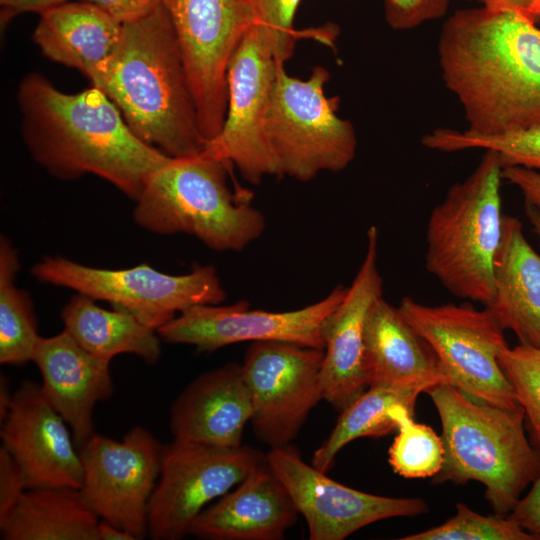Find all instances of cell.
<instances>
[{
  "instance_id": "cell-1",
  "label": "cell",
  "mask_w": 540,
  "mask_h": 540,
  "mask_svg": "<svg viewBox=\"0 0 540 540\" xmlns=\"http://www.w3.org/2000/svg\"><path fill=\"white\" fill-rule=\"evenodd\" d=\"M445 86L468 128L497 135L540 124V25L515 12L455 11L437 43Z\"/></svg>"
},
{
  "instance_id": "cell-2",
  "label": "cell",
  "mask_w": 540,
  "mask_h": 540,
  "mask_svg": "<svg viewBox=\"0 0 540 540\" xmlns=\"http://www.w3.org/2000/svg\"><path fill=\"white\" fill-rule=\"evenodd\" d=\"M22 139L32 158L61 180L98 176L136 201L171 157L139 139L98 87L64 93L39 73L19 82Z\"/></svg>"
},
{
  "instance_id": "cell-3",
  "label": "cell",
  "mask_w": 540,
  "mask_h": 540,
  "mask_svg": "<svg viewBox=\"0 0 540 540\" xmlns=\"http://www.w3.org/2000/svg\"><path fill=\"white\" fill-rule=\"evenodd\" d=\"M96 87L139 139L167 156L189 157L204 150L194 98L163 4L123 24L121 46Z\"/></svg>"
},
{
  "instance_id": "cell-4",
  "label": "cell",
  "mask_w": 540,
  "mask_h": 540,
  "mask_svg": "<svg viewBox=\"0 0 540 540\" xmlns=\"http://www.w3.org/2000/svg\"><path fill=\"white\" fill-rule=\"evenodd\" d=\"M442 424L444 462L437 482L477 481L498 516L507 517L540 473V453L525 433V412L479 401L448 383L429 388Z\"/></svg>"
},
{
  "instance_id": "cell-5",
  "label": "cell",
  "mask_w": 540,
  "mask_h": 540,
  "mask_svg": "<svg viewBox=\"0 0 540 540\" xmlns=\"http://www.w3.org/2000/svg\"><path fill=\"white\" fill-rule=\"evenodd\" d=\"M229 167L204 150L171 157L135 201V222L157 234L193 235L216 251L243 250L262 235L266 221L258 209L231 192Z\"/></svg>"
},
{
  "instance_id": "cell-6",
  "label": "cell",
  "mask_w": 540,
  "mask_h": 540,
  "mask_svg": "<svg viewBox=\"0 0 540 540\" xmlns=\"http://www.w3.org/2000/svg\"><path fill=\"white\" fill-rule=\"evenodd\" d=\"M502 165L485 150L473 172L453 184L430 212L425 266L452 295L486 307L503 228Z\"/></svg>"
},
{
  "instance_id": "cell-7",
  "label": "cell",
  "mask_w": 540,
  "mask_h": 540,
  "mask_svg": "<svg viewBox=\"0 0 540 540\" xmlns=\"http://www.w3.org/2000/svg\"><path fill=\"white\" fill-rule=\"evenodd\" d=\"M329 79L322 66L307 79L277 67L265 132L281 176L306 182L324 171H342L355 158V129L338 116L339 97L326 95Z\"/></svg>"
},
{
  "instance_id": "cell-8",
  "label": "cell",
  "mask_w": 540,
  "mask_h": 540,
  "mask_svg": "<svg viewBox=\"0 0 540 540\" xmlns=\"http://www.w3.org/2000/svg\"><path fill=\"white\" fill-rule=\"evenodd\" d=\"M31 273L43 283L107 301L156 331L177 313L198 305H217L226 299V291L211 265L196 266L187 274L171 275L146 263L124 269H103L61 256H45L31 268Z\"/></svg>"
},
{
  "instance_id": "cell-9",
  "label": "cell",
  "mask_w": 540,
  "mask_h": 540,
  "mask_svg": "<svg viewBox=\"0 0 540 540\" xmlns=\"http://www.w3.org/2000/svg\"><path fill=\"white\" fill-rule=\"evenodd\" d=\"M398 309L432 348L451 385L495 406H520L498 362L499 353L508 346L504 329L486 307L428 306L405 296Z\"/></svg>"
},
{
  "instance_id": "cell-10",
  "label": "cell",
  "mask_w": 540,
  "mask_h": 540,
  "mask_svg": "<svg viewBox=\"0 0 540 540\" xmlns=\"http://www.w3.org/2000/svg\"><path fill=\"white\" fill-rule=\"evenodd\" d=\"M162 4L174 28L207 143L223 126L229 63L254 19L241 0H162Z\"/></svg>"
},
{
  "instance_id": "cell-11",
  "label": "cell",
  "mask_w": 540,
  "mask_h": 540,
  "mask_svg": "<svg viewBox=\"0 0 540 540\" xmlns=\"http://www.w3.org/2000/svg\"><path fill=\"white\" fill-rule=\"evenodd\" d=\"M266 455L250 446L217 448L173 440L164 445L160 475L148 506V536L179 540L211 501L222 497Z\"/></svg>"
},
{
  "instance_id": "cell-12",
  "label": "cell",
  "mask_w": 540,
  "mask_h": 540,
  "mask_svg": "<svg viewBox=\"0 0 540 540\" xmlns=\"http://www.w3.org/2000/svg\"><path fill=\"white\" fill-rule=\"evenodd\" d=\"M278 65L263 32L253 23L229 63L223 126L204 148L254 185L267 176H281L265 132Z\"/></svg>"
},
{
  "instance_id": "cell-13",
  "label": "cell",
  "mask_w": 540,
  "mask_h": 540,
  "mask_svg": "<svg viewBox=\"0 0 540 540\" xmlns=\"http://www.w3.org/2000/svg\"><path fill=\"white\" fill-rule=\"evenodd\" d=\"M163 449L141 426L131 428L122 440L94 434L78 448L83 467L79 491L87 506L99 519L144 539Z\"/></svg>"
},
{
  "instance_id": "cell-14",
  "label": "cell",
  "mask_w": 540,
  "mask_h": 540,
  "mask_svg": "<svg viewBox=\"0 0 540 540\" xmlns=\"http://www.w3.org/2000/svg\"><path fill=\"white\" fill-rule=\"evenodd\" d=\"M324 350L280 341L248 346L241 364L251 399V424L270 448L290 445L323 399Z\"/></svg>"
},
{
  "instance_id": "cell-15",
  "label": "cell",
  "mask_w": 540,
  "mask_h": 540,
  "mask_svg": "<svg viewBox=\"0 0 540 540\" xmlns=\"http://www.w3.org/2000/svg\"><path fill=\"white\" fill-rule=\"evenodd\" d=\"M347 287H335L322 300L301 309L250 310L247 301L198 305L181 312L157 330L161 340L211 352L240 342L280 341L324 350L323 327Z\"/></svg>"
},
{
  "instance_id": "cell-16",
  "label": "cell",
  "mask_w": 540,
  "mask_h": 540,
  "mask_svg": "<svg viewBox=\"0 0 540 540\" xmlns=\"http://www.w3.org/2000/svg\"><path fill=\"white\" fill-rule=\"evenodd\" d=\"M266 461L305 519L310 540H343L371 523L429 510L421 498L379 496L340 484L291 445L271 448Z\"/></svg>"
},
{
  "instance_id": "cell-17",
  "label": "cell",
  "mask_w": 540,
  "mask_h": 540,
  "mask_svg": "<svg viewBox=\"0 0 540 540\" xmlns=\"http://www.w3.org/2000/svg\"><path fill=\"white\" fill-rule=\"evenodd\" d=\"M2 446L19 466L27 489H80L83 467L67 423L41 385L23 381L1 421Z\"/></svg>"
},
{
  "instance_id": "cell-18",
  "label": "cell",
  "mask_w": 540,
  "mask_h": 540,
  "mask_svg": "<svg viewBox=\"0 0 540 540\" xmlns=\"http://www.w3.org/2000/svg\"><path fill=\"white\" fill-rule=\"evenodd\" d=\"M378 241V228L372 225L367 230L363 261L344 298L323 327L322 394L340 412L368 388L363 370L364 327L371 305L383 297Z\"/></svg>"
},
{
  "instance_id": "cell-19",
  "label": "cell",
  "mask_w": 540,
  "mask_h": 540,
  "mask_svg": "<svg viewBox=\"0 0 540 540\" xmlns=\"http://www.w3.org/2000/svg\"><path fill=\"white\" fill-rule=\"evenodd\" d=\"M32 361L40 370L43 394L71 428L80 448L95 434V405L113 394L110 361L85 350L64 329L40 337Z\"/></svg>"
},
{
  "instance_id": "cell-20",
  "label": "cell",
  "mask_w": 540,
  "mask_h": 540,
  "mask_svg": "<svg viewBox=\"0 0 540 540\" xmlns=\"http://www.w3.org/2000/svg\"><path fill=\"white\" fill-rule=\"evenodd\" d=\"M252 406L241 364L230 362L190 382L170 408L174 440L238 448Z\"/></svg>"
},
{
  "instance_id": "cell-21",
  "label": "cell",
  "mask_w": 540,
  "mask_h": 540,
  "mask_svg": "<svg viewBox=\"0 0 540 540\" xmlns=\"http://www.w3.org/2000/svg\"><path fill=\"white\" fill-rule=\"evenodd\" d=\"M298 510L267 461L204 509L189 535L203 540H280Z\"/></svg>"
},
{
  "instance_id": "cell-22",
  "label": "cell",
  "mask_w": 540,
  "mask_h": 540,
  "mask_svg": "<svg viewBox=\"0 0 540 540\" xmlns=\"http://www.w3.org/2000/svg\"><path fill=\"white\" fill-rule=\"evenodd\" d=\"M123 38V24L96 5L64 2L40 13L33 40L48 59L74 68L96 86Z\"/></svg>"
},
{
  "instance_id": "cell-23",
  "label": "cell",
  "mask_w": 540,
  "mask_h": 540,
  "mask_svg": "<svg viewBox=\"0 0 540 540\" xmlns=\"http://www.w3.org/2000/svg\"><path fill=\"white\" fill-rule=\"evenodd\" d=\"M486 308L519 344L540 349V254L525 238L523 225L503 215L494 262V292Z\"/></svg>"
},
{
  "instance_id": "cell-24",
  "label": "cell",
  "mask_w": 540,
  "mask_h": 540,
  "mask_svg": "<svg viewBox=\"0 0 540 540\" xmlns=\"http://www.w3.org/2000/svg\"><path fill=\"white\" fill-rule=\"evenodd\" d=\"M363 370L368 387L414 380L451 384L429 344L383 297L366 317Z\"/></svg>"
},
{
  "instance_id": "cell-25",
  "label": "cell",
  "mask_w": 540,
  "mask_h": 540,
  "mask_svg": "<svg viewBox=\"0 0 540 540\" xmlns=\"http://www.w3.org/2000/svg\"><path fill=\"white\" fill-rule=\"evenodd\" d=\"M99 517L79 489H27L0 520L3 540H99Z\"/></svg>"
},
{
  "instance_id": "cell-26",
  "label": "cell",
  "mask_w": 540,
  "mask_h": 540,
  "mask_svg": "<svg viewBox=\"0 0 540 540\" xmlns=\"http://www.w3.org/2000/svg\"><path fill=\"white\" fill-rule=\"evenodd\" d=\"M64 330L85 350L111 361L119 354H134L146 363L161 355L160 337L127 311L107 310L91 297L76 293L61 310Z\"/></svg>"
},
{
  "instance_id": "cell-27",
  "label": "cell",
  "mask_w": 540,
  "mask_h": 540,
  "mask_svg": "<svg viewBox=\"0 0 540 540\" xmlns=\"http://www.w3.org/2000/svg\"><path fill=\"white\" fill-rule=\"evenodd\" d=\"M437 384L432 380H414L369 386L341 411L331 434L315 450L312 465L326 473L338 452L349 442L361 437L379 438L396 431L397 423L390 410L403 405L414 412L419 394Z\"/></svg>"
},
{
  "instance_id": "cell-28",
  "label": "cell",
  "mask_w": 540,
  "mask_h": 540,
  "mask_svg": "<svg viewBox=\"0 0 540 540\" xmlns=\"http://www.w3.org/2000/svg\"><path fill=\"white\" fill-rule=\"evenodd\" d=\"M17 251L6 237L0 239V363L23 365L32 357L41 336L27 292L15 285L19 270Z\"/></svg>"
},
{
  "instance_id": "cell-29",
  "label": "cell",
  "mask_w": 540,
  "mask_h": 540,
  "mask_svg": "<svg viewBox=\"0 0 540 540\" xmlns=\"http://www.w3.org/2000/svg\"><path fill=\"white\" fill-rule=\"evenodd\" d=\"M421 143L428 149L448 153L493 150L499 155L502 168L518 166L540 172V124L497 135L438 128L426 133Z\"/></svg>"
},
{
  "instance_id": "cell-30",
  "label": "cell",
  "mask_w": 540,
  "mask_h": 540,
  "mask_svg": "<svg viewBox=\"0 0 540 540\" xmlns=\"http://www.w3.org/2000/svg\"><path fill=\"white\" fill-rule=\"evenodd\" d=\"M397 435L389 448V464L404 478L435 477L442 469L444 446L436 432L414 421V412L403 405L390 410Z\"/></svg>"
},
{
  "instance_id": "cell-31",
  "label": "cell",
  "mask_w": 540,
  "mask_h": 540,
  "mask_svg": "<svg viewBox=\"0 0 540 540\" xmlns=\"http://www.w3.org/2000/svg\"><path fill=\"white\" fill-rule=\"evenodd\" d=\"M498 362L524 409L531 443L540 453V349L507 346L499 353Z\"/></svg>"
},
{
  "instance_id": "cell-32",
  "label": "cell",
  "mask_w": 540,
  "mask_h": 540,
  "mask_svg": "<svg viewBox=\"0 0 540 540\" xmlns=\"http://www.w3.org/2000/svg\"><path fill=\"white\" fill-rule=\"evenodd\" d=\"M402 540H535L508 516H484L463 503L443 524L407 535Z\"/></svg>"
},
{
  "instance_id": "cell-33",
  "label": "cell",
  "mask_w": 540,
  "mask_h": 540,
  "mask_svg": "<svg viewBox=\"0 0 540 540\" xmlns=\"http://www.w3.org/2000/svg\"><path fill=\"white\" fill-rule=\"evenodd\" d=\"M262 30L278 64L292 57L297 39L294 18L301 0H241Z\"/></svg>"
},
{
  "instance_id": "cell-34",
  "label": "cell",
  "mask_w": 540,
  "mask_h": 540,
  "mask_svg": "<svg viewBox=\"0 0 540 540\" xmlns=\"http://www.w3.org/2000/svg\"><path fill=\"white\" fill-rule=\"evenodd\" d=\"M451 0H385V17L394 30L414 29L442 18Z\"/></svg>"
},
{
  "instance_id": "cell-35",
  "label": "cell",
  "mask_w": 540,
  "mask_h": 540,
  "mask_svg": "<svg viewBox=\"0 0 540 540\" xmlns=\"http://www.w3.org/2000/svg\"><path fill=\"white\" fill-rule=\"evenodd\" d=\"M27 490L22 472L10 453L0 447V520L5 518Z\"/></svg>"
},
{
  "instance_id": "cell-36",
  "label": "cell",
  "mask_w": 540,
  "mask_h": 540,
  "mask_svg": "<svg viewBox=\"0 0 540 540\" xmlns=\"http://www.w3.org/2000/svg\"><path fill=\"white\" fill-rule=\"evenodd\" d=\"M508 517L535 540H540V473L532 482L530 491L518 500Z\"/></svg>"
},
{
  "instance_id": "cell-37",
  "label": "cell",
  "mask_w": 540,
  "mask_h": 540,
  "mask_svg": "<svg viewBox=\"0 0 540 540\" xmlns=\"http://www.w3.org/2000/svg\"><path fill=\"white\" fill-rule=\"evenodd\" d=\"M98 6L122 24L142 18L160 5L162 0H78Z\"/></svg>"
},
{
  "instance_id": "cell-38",
  "label": "cell",
  "mask_w": 540,
  "mask_h": 540,
  "mask_svg": "<svg viewBox=\"0 0 540 540\" xmlns=\"http://www.w3.org/2000/svg\"><path fill=\"white\" fill-rule=\"evenodd\" d=\"M502 178L521 192L525 204L540 211V172L518 167H504Z\"/></svg>"
},
{
  "instance_id": "cell-39",
  "label": "cell",
  "mask_w": 540,
  "mask_h": 540,
  "mask_svg": "<svg viewBox=\"0 0 540 540\" xmlns=\"http://www.w3.org/2000/svg\"><path fill=\"white\" fill-rule=\"evenodd\" d=\"M67 0H0V19L2 27L19 14L27 12L42 13Z\"/></svg>"
},
{
  "instance_id": "cell-40",
  "label": "cell",
  "mask_w": 540,
  "mask_h": 540,
  "mask_svg": "<svg viewBox=\"0 0 540 540\" xmlns=\"http://www.w3.org/2000/svg\"><path fill=\"white\" fill-rule=\"evenodd\" d=\"M479 6L493 9L511 11L523 15L535 22L540 19V0H470Z\"/></svg>"
},
{
  "instance_id": "cell-41",
  "label": "cell",
  "mask_w": 540,
  "mask_h": 540,
  "mask_svg": "<svg viewBox=\"0 0 540 540\" xmlns=\"http://www.w3.org/2000/svg\"><path fill=\"white\" fill-rule=\"evenodd\" d=\"M97 530L99 540H136L128 532L102 519L99 520Z\"/></svg>"
},
{
  "instance_id": "cell-42",
  "label": "cell",
  "mask_w": 540,
  "mask_h": 540,
  "mask_svg": "<svg viewBox=\"0 0 540 540\" xmlns=\"http://www.w3.org/2000/svg\"><path fill=\"white\" fill-rule=\"evenodd\" d=\"M12 394L9 391L8 382L5 377L1 376L0 382V420L2 421L9 409Z\"/></svg>"
},
{
  "instance_id": "cell-43",
  "label": "cell",
  "mask_w": 540,
  "mask_h": 540,
  "mask_svg": "<svg viewBox=\"0 0 540 540\" xmlns=\"http://www.w3.org/2000/svg\"><path fill=\"white\" fill-rule=\"evenodd\" d=\"M525 215L532 226L533 233L537 236L540 244V211L535 207L525 204Z\"/></svg>"
},
{
  "instance_id": "cell-44",
  "label": "cell",
  "mask_w": 540,
  "mask_h": 540,
  "mask_svg": "<svg viewBox=\"0 0 540 540\" xmlns=\"http://www.w3.org/2000/svg\"><path fill=\"white\" fill-rule=\"evenodd\" d=\"M537 23H538V24L540 25V19L538 20V22H537Z\"/></svg>"
}]
</instances>
